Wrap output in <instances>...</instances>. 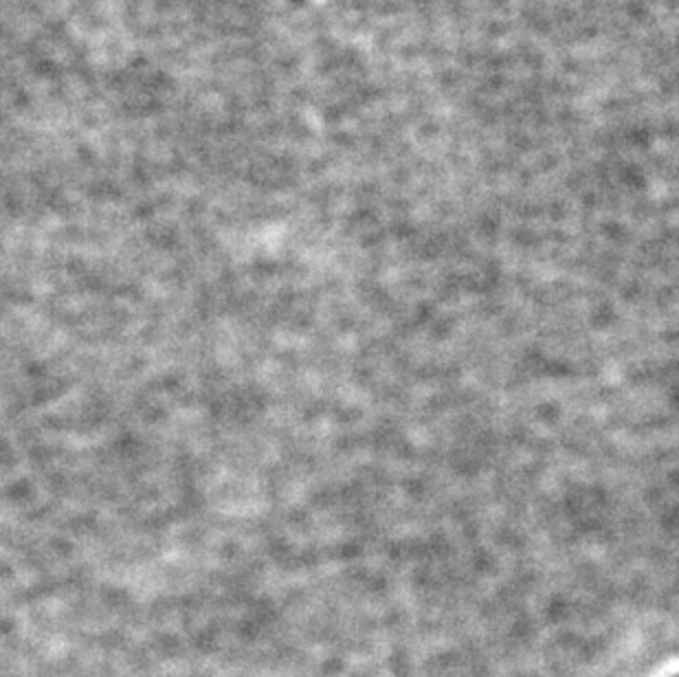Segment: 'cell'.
Returning a JSON list of instances; mask_svg holds the SVG:
<instances>
[]
</instances>
